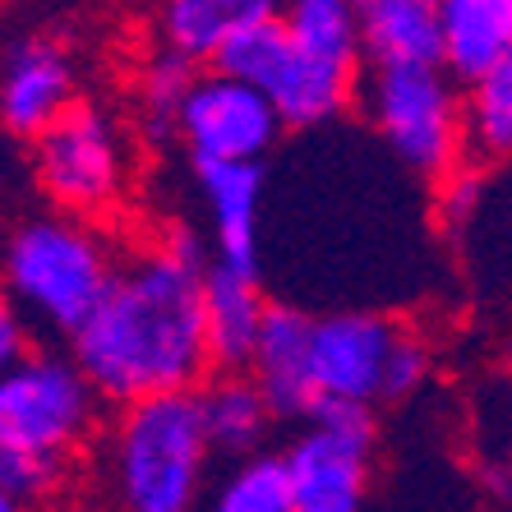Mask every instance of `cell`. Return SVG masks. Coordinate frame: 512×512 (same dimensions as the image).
I'll return each instance as SVG.
<instances>
[{"instance_id": "cell-1", "label": "cell", "mask_w": 512, "mask_h": 512, "mask_svg": "<svg viewBox=\"0 0 512 512\" xmlns=\"http://www.w3.org/2000/svg\"><path fill=\"white\" fill-rule=\"evenodd\" d=\"M208 245L171 227L162 245L116 263L107 291L70 333V360L102 402H134L171 388H199L213 365L203 346Z\"/></svg>"}, {"instance_id": "cell-2", "label": "cell", "mask_w": 512, "mask_h": 512, "mask_svg": "<svg viewBox=\"0 0 512 512\" xmlns=\"http://www.w3.org/2000/svg\"><path fill=\"white\" fill-rule=\"evenodd\" d=\"M116 273V250L93 227V217L74 213H28L0 236V291L24 314L56 337H70L97 305Z\"/></svg>"}, {"instance_id": "cell-3", "label": "cell", "mask_w": 512, "mask_h": 512, "mask_svg": "<svg viewBox=\"0 0 512 512\" xmlns=\"http://www.w3.org/2000/svg\"><path fill=\"white\" fill-rule=\"evenodd\" d=\"M199 388H171L120 402L107 443L111 499L130 512H190L208 476Z\"/></svg>"}, {"instance_id": "cell-4", "label": "cell", "mask_w": 512, "mask_h": 512, "mask_svg": "<svg viewBox=\"0 0 512 512\" xmlns=\"http://www.w3.org/2000/svg\"><path fill=\"white\" fill-rule=\"evenodd\" d=\"M356 102L393 157L420 180H448L466 162L462 148V84L439 60L370 65Z\"/></svg>"}, {"instance_id": "cell-5", "label": "cell", "mask_w": 512, "mask_h": 512, "mask_svg": "<svg viewBox=\"0 0 512 512\" xmlns=\"http://www.w3.org/2000/svg\"><path fill=\"white\" fill-rule=\"evenodd\" d=\"M305 429L286 443L282 466L291 485V512H356L370 503L379 416L374 402L314 397Z\"/></svg>"}, {"instance_id": "cell-6", "label": "cell", "mask_w": 512, "mask_h": 512, "mask_svg": "<svg viewBox=\"0 0 512 512\" xmlns=\"http://www.w3.org/2000/svg\"><path fill=\"white\" fill-rule=\"evenodd\" d=\"M102 397L60 351H24L0 370V448L74 457L93 439Z\"/></svg>"}, {"instance_id": "cell-7", "label": "cell", "mask_w": 512, "mask_h": 512, "mask_svg": "<svg viewBox=\"0 0 512 512\" xmlns=\"http://www.w3.org/2000/svg\"><path fill=\"white\" fill-rule=\"evenodd\" d=\"M28 143H33V180L51 208L74 217H102L120 203L130 157H125V134L107 107L74 97Z\"/></svg>"}, {"instance_id": "cell-8", "label": "cell", "mask_w": 512, "mask_h": 512, "mask_svg": "<svg viewBox=\"0 0 512 512\" xmlns=\"http://www.w3.org/2000/svg\"><path fill=\"white\" fill-rule=\"evenodd\" d=\"M282 139V116L236 74H194L176 111V143L190 162H259Z\"/></svg>"}, {"instance_id": "cell-9", "label": "cell", "mask_w": 512, "mask_h": 512, "mask_svg": "<svg viewBox=\"0 0 512 512\" xmlns=\"http://www.w3.org/2000/svg\"><path fill=\"white\" fill-rule=\"evenodd\" d=\"M79 93V65L70 47L51 33L14 37L0 51V130L28 143Z\"/></svg>"}, {"instance_id": "cell-10", "label": "cell", "mask_w": 512, "mask_h": 512, "mask_svg": "<svg viewBox=\"0 0 512 512\" xmlns=\"http://www.w3.org/2000/svg\"><path fill=\"white\" fill-rule=\"evenodd\" d=\"M397 337V323L374 310H337L310 328V374L323 397L379 402L383 360Z\"/></svg>"}, {"instance_id": "cell-11", "label": "cell", "mask_w": 512, "mask_h": 512, "mask_svg": "<svg viewBox=\"0 0 512 512\" xmlns=\"http://www.w3.org/2000/svg\"><path fill=\"white\" fill-rule=\"evenodd\" d=\"M310 328L314 319L300 305H263L245 374L263 393L273 420H300L319 397L310 374Z\"/></svg>"}, {"instance_id": "cell-12", "label": "cell", "mask_w": 512, "mask_h": 512, "mask_svg": "<svg viewBox=\"0 0 512 512\" xmlns=\"http://www.w3.org/2000/svg\"><path fill=\"white\" fill-rule=\"evenodd\" d=\"M208 222H213V254L236 273H263L259 254V199L263 167L259 162H194Z\"/></svg>"}, {"instance_id": "cell-13", "label": "cell", "mask_w": 512, "mask_h": 512, "mask_svg": "<svg viewBox=\"0 0 512 512\" xmlns=\"http://www.w3.org/2000/svg\"><path fill=\"white\" fill-rule=\"evenodd\" d=\"M203 346L213 370H245L254 333L263 319V286L259 277L236 273L227 263L208 259L203 268Z\"/></svg>"}, {"instance_id": "cell-14", "label": "cell", "mask_w": 512, "mask_h": 512, "mask_svg": "<svg viewBox=\"0 0 512 512\" xmlns=\"http://www.w3.org/2000/svg\"><path fill=\"white\" fill-rule=\"evenodd\" d=\"M512 60V0H439V65L457 84Z\"/></svg>"}, {"instance_id": "cell-15", "label": "cell", "mask_w": 512, "mask_h": 512, "mask_svg": "<svg viewBox=\"0 0 512 512\" xmlns=\"http://www.w3.org/2000/svg\"><path fill=\"white\" fill-rule=\"evenodd\" d=\"M365 65L439 60V0H351Z\"/></svg>"}, {"instance_id": "cell-16", "label": "cell", "mask_w": 512, "mask_h": 512, "mask_svg": "<svg viewBox=\"0 0 512 512\" xmlns=\"http://www.w3.org/2000/svg\"><path fill=\"white\" fill-rule=\"evenodd\" d=\"M222 379L199 383V416L208 448L222 457H245L254 448H263L273 411L263 402V393L254 388V379L245 370H217Z\"/></svg>"}, {"instance_id": "cell-17", "label": "cell", "mask_w": 512, "mask_h": 512, "mask_svg": "<svg viewBox=\"0 0 512 512\" xmlns=\"http://www.w3.org/2000/svg\"><path fill=\"white\" fill-rule=\"evenodd\" d=\"M277 5L282 0H157V33H162V47L199 65L227 33H236L250 19L277 14Z\"/></svg>"}, {"instance_id": "cell-18", "label": "cell", "mask_w": 512, "mask_h": 512, "mask_svg": "<svg viewBox=\"0 0 512 512\" xmlns=\"http://www.w3.org/2000/svg\"><path fill=\"white\" fill-rule=\"evenodd\" d=\"M277 19H282L291 47L305 51V56L342 65V70H360L365 65L351 0H282Z\"/></svg>"}, {"instance_id": "cell-19", "label": "cell", "mask_w": 512, "mask_h": 512, "mask_svg": "<svg viewBox=\"0 0 512 512\" xmlns=\"http://www.w3.org/2000/svg\"><path fill=\"white\" fill-rule=\"evenodd\" d=\"M462 148L476 167H499L512 153V60H503V65L466 84Z\"/></svg>"}, {"instance_id": "cell-20", "label": "cell", "mask_w": 512, "mask_h": 512, "mask_svg": "<svg viewBox=\"0 0 512 512\" xmlns=\"http://www.w3.org/2000/svg\"><path fill=\"white\" fill-rule=\"evenodd\" d=\"M190 79H194V60L171 47L153 51L143 60L139 79H134V116H139L143 143H153V148H171L176 143V111Z\"/></svg>"}, {"instance_id": "cell-21", "label": "cell", "mask_w": 512, "mask_h": 512, "mask_svg": "<svg viewBox=\"0 0 512 512\" xmlns=\"http://www.w3.org/2000/svg\"><path fill=\"white\" fill-rule=\"evenodd\" d=\"M231 471L217 480L213 508L217 512H291V485H286L282 453H245L231 457Z\"/></svg>"}, {"instance_id": "cell-22", "label": "cell", "mask_w": 512, "mask_h": 512, "mask_svg": "<svg viewBox=\"0 0 512 512\" xmlns=\"http://www.w3.org/2000/svg\"><path fill=\"white\" fill-rule=\"evenodd\" d=\"M70 480V457L28 453V448H0V494L14 508L51 503Z\"/></svg>"}, {"instance_id": "cell-23", "label": "cell", "mask_w": 512, "mask_h": 512, "mask_svg": "<svg viewBox=\"0 0 512 512\" xmlns=\"http://www.w3.org/2000/svg\"><path fill=\"white\" fill-rule=\"evenodd\" d=\"M434 374V351L425 337L397 328L388 360H383V383H379V402H411Z\"/></svg>"}, {"instance_id": "cell-24", "label": "cell", "mask_w": 512, "mask_h": 512, "mask_svg": "<svg viewBox=\"0 0 512 512\" xmlns=\"http://www.w3.org/2000/svg\"><path fill=\"white\" fill-rule=\"evenodd\" d=\"M28 351V323L24 314L10 305V296L0 291V370L10 365V360H19Z\"/></svg>"}, {"instance_id": "cell-25", "label": "cell", "mask_w": 512, "mask_h": 512, "mask_svg": "<svg viewBox=\"0 0 512 512\" xmlns=\"http://www.w3.org/2000/svg\"><path fill=\"white\" fill-rule=\"evenodd\" d=\"M0 512H14V503H10V499H5V494H0Z\"/></svg>"}]
</instances>
